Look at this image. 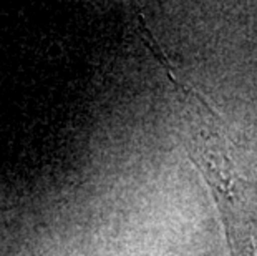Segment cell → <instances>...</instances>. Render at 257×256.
I'll return each instance as SVG.
<instances>
[{
	"instance_id": "6da1fadb",
	"label": "cell",
	"mask_w": 257,
	"mask_h": 256,
	"mask_svg": "<svg viewBox=\"0 0 257 256\" xmlns=\"http://www.w3.org/2000/svg\"><path fill=\"white\" fill-rule=\"evenodd\" d=\"M199 117L188 138L189 158L199 168L219 208L231 256H257V183L236 168L221 135Z\"/></svg>"
}]
</instances>
